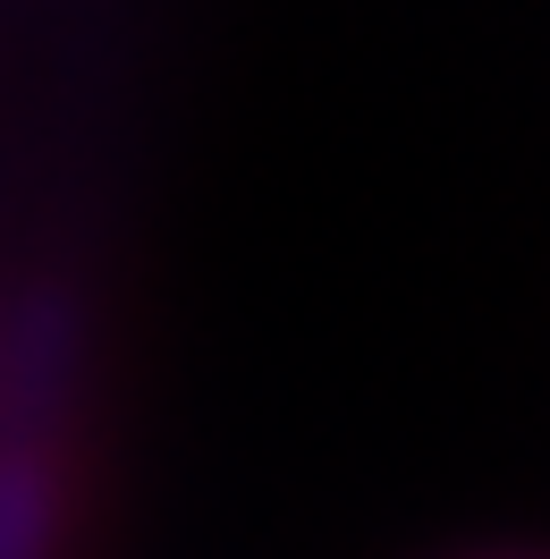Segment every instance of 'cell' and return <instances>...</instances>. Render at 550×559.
<instances>
[]
</instances>
